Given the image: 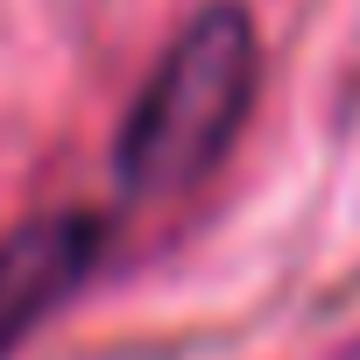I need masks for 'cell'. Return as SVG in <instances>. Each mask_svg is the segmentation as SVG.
I'll return each mask as SVG.
<instances>
[{"label":"cell","mask_w":360,"mask_h":360,"mask_svg":"<svg viewBox=\"0 0 360 360\" xmlns=\"http://www.w3.org/2000/svg\"><path fill=\"white\" fill-rule=\"evenodd\" d=\"M106 226L92 212H43L0 240V360H15L22 339L92 276Z\"/></svg>","instance_id":"2"},{"label":"cell","mask_w":360,"mask_h":360,"mask_svg":"<svg viewBox=\"0 0 360 360\" xmlns=\"http://www.w3.org/2000/svg\"><path fill=\"white\" fill-rule=\"evenodd\" d=\"M262 78V43L240 8H205L184 36L162 50L148 85L127 106V127L113 141L120 191L155 198V191H184L226 155L255 106Z\"/></svg>","instance_id":"1"}]
</instances>
